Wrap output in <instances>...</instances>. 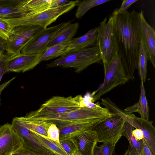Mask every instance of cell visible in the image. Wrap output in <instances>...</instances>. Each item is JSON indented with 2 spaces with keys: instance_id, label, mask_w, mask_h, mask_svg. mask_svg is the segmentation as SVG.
<instances>
[{
  "instance_id": "cell-28",
  "label": "cell",
  "mask_w": 155,
  "mask_h": 155,
  "mask_svg": "<svg viewBox=\"0 0 155 155\" xmlns=\"http://www.w3.org/2000/svg\"><path fill=\"white\" fill-rule=\"evenodd\" d=\"M51 1V0H27V4L30 15L50 8Z\"/></svg>"
},
{
  "instance_id": "cell-6",
  "label": "cell",
  "mask_w": 155,
  "mask_h": 155,
  "mask_svg": "<svg viewBox=\"0 0 155 155\" xmlns=\"http://www.w3.org/2000/svg\"><path fill=\"white\" fill-rule=\"evenodd\" d=\"M113 16L106 17L97 27V45L103 64L109 62L118 53V49L114 31Z\"/></svg>"
},
{
  "instance_id": "cell-8",
  "label": "cell",
  "mask_w": 155,
  "mask_h": 155,
  "mask_svg": "<svg viewBox=\"0 0 155 155\" xmlns=\"http://www.w3.org/2000/svg\"><path fill=\"white\" fill-rule=\"evenodd\" d=\"M44 29L38 25L20 26L13 28L12 34L5 42V51L13 55L20 54L25 46Z\"/></svg>"
},
{
  "instance_id": "cell-41",
  "label": "cell",
  "mask_w": 155,
  "mask_h": 155,
  "mask_svg": "<svg viewBox=\"0 0 155 155\" xmlns=\"http://www.w3.org/2000/svg\"><path fill=\"white\" fill-rule=\"evenodd\" d=\"M124 155H133L130 150L129 148L125 152Z\"/></svg>"
},
{
  "instance_id": "cell-11",
  "label": "cell",
  "mask_w": 155,
  "mask_h": 155,
  "mask_svg": "<svg viewBox=\"0 0 155 155\" xmlns=\"http://www.w3.org/2000/svg\"><path fill=\"white\" fill-rule=\"evenodd\" d=\"M23 147L11 124L7 123L0 126V155H12Z\"/></svg>"
},
{
  "instance_id": "cell-4",
  "label": "cell",
  "mask_w": 155,
  "mask_h": 155,
  "mask_svg": "<svg viewBox=\"0 0 155 155\" xmlns=\"http://www.w3.org/2000/svg\"><path fill=\"white\" fill-rule=\"evenodd\" d=\"M81 1H70L59 6L51 8L31 15L18 18L4 19L12 28L20 26L38 25L44 28L54 22L60 16L70 11Z\"/></svg>"
},
{
  "instance_id": "cell-29",
  "label": "cell",
  "mask_w": 155,
  "mask_h": 155,
  "mask_svg": "<svg viewBox=\"0 0 155 155\" xmlns=\"http://www.w3.org/2000/svg\"><path fill=\"white\" fill-rule=\"evenodd\" d=\"M115 146L109 142L103 143L100 146L96 144L94 148L93 155H112L114 153Z\"/></svg>"
},
{
  "instance_id": "cell-3",
  "label": "cell",
  "mask_w": 155,
  "mask_h": 155,
  "mask_svg": "<svg viewBox=\"0 0 155 155\" xmlns=\"http://www.w3.org/2000/svg\"><path fill=\"white\" fill-rule=\"evenodd\" d=\"M102 60L97 45L85 48L73 49L67 54L46 65L47 68L60 67L73 68L79 73L90 65L101 64Z\"/></svg>"
},
{
  "instance_id": "cell-13",
  "label": "cell",
  "mask_w": 155,
  "mask_h": 155,
  "mask_svg": "<svg viewBox=\"0 0 155 155\" xmlns=\"http://www.w3.org/2000/svg\"><path fill=\"white\" fill-rule=\"evenodd\" d=\"M121 115L126 122L136 129L142 130L144 139L153 154L155 155V128L153 124V121L138 117L132 113L126 114L123 111Z\"/></svg>"
},
{
  "instance_id": "cell-32",
  "label": "cell",
  "mask_w": 155,
  "mask_h": 155,
  "mask_svg": "<svg viewBox=\"0 0 155 155\" xmlns=\"http://www.w3.org/2000/svg\"><path fill=\"white\" fill-rule=\"evenodd\" d=\"M47 134L49 139L61 145L59 130L55 124L51 123L48 130Z\"/></svg>"
},
{
  "instance_id": "cell-34",
  "label": "cell",
  "mask_w": 155,
  "mask_h": 155,
  "mask_svg": "<svg viewBox=\"0 0 155 155\" xmlns=\"http://www.w3.org/2000/svg\"><path fill=\"white\" fill-rule=\"evenodd\" d=\"M137 0H123L120 7L115 9L114 12L117 13H124L127 12V10L131 5L137 1Z\"/></svg>"
},
{
  "instance_id": "cell-23",
  "label": "cell",
  "mask_w": 155,
  "mask_h": 155,
  "mask_svg": "<svg viewBox=\"0 0 155 155\" xmlns=\"http://www.w3.org/2000/svg\"><path fill=\"white\" fill-rule=\"evenodd\" d=\"M68 42L57 44L47 48L39 58V62L61 57L67 54L71 50Z\"/></svg>"
},
{
  "instance_id": "cell-10",
  "label": "cell",
  "mask_w": 155,
  "mask_h": 155,
  "mask_svg": "<svg viewBox=\"0 0 155 155\" xmlns=\"http://www.w3.org/2000/svg\"><path fill=\"white\" fill-rule=\"evenodd\" d=\"M63 22L54 26L47 28L39 32L22 49L20 53L31 54L44 53L48 44L56 33L70 23Z\"/></svg>"
},
{
  "instance_id": "cell-16",
  "label": "cell",
  "mask_w": 155,
  "mask_h": 155,
  "mask_svg": "<svg viewBox=\"0 0 155 155\" xmlns=\"http://www.w3.org/2000/svg\"><path fill=\"white\" fill-rule=\"evenodd\" d=\"M27 0H0V18L4 19L30 15Z\"/></svg>"
},
{
  "instance_id": "cell-42",
  "label": "cell",
  "mask_w": 155,
  "mask_h": 155,
  "mask_svg": "<svg viewBox=\"0 0 155 155\" xmlns=\"http://www.w3.org/2000/svg\"><path fill=\"white\" fill-rule=\"evenodd\" d=\"M73 155H83L81 153H80L78 150L76 151Z\"/></svg>"
},
{
  "instance_id": "cell-9",
  "label": "cell",
  "mask_w": 155,
  "mask_h": 155,
  "mask_svg": "<svg viewBox=\"0 0 155 155\" xmlns=\"http://www.w3.org/2000/svg\"><path fill=\"white\" fill-rule=\"evenodd\" d=\"M84 107L86 106L84 98L81 95L67 97L55 96L46 101L37 110L46 113H64Z\"/></svg>"
},
{
  "instance_id": "cell-37",
  "label": "cell",
  "mask_w": 155,
  "mask_h": 155,
  "mask_svg": "<svg viewBox=\"0 0 155 155\" xmlns=\"http://www.w3.org/2000/svg\"><path fill=\"white\" fill-rule=\"evenodd\" d=\"M133 136L137 140H142L143 138V135L142 130L139 129L134 130L132 132Z\"/></svg>"
},
{
  "instance_id": "cell-25",
  "label": "cell",
  "mask_w": 155,
  "mask_h": 155,
  "mask_svg": "<svg viewBox=\"0 0 155 155\" xmlns=\"http://www.w3.org/2000/svg\"><path fill=\"white\" fill-rule=\"evenodd\" d=\"M149 60L148 54L143 42L140 39L137 68L141 81L143 83L146 80L147 62Z\"/></svg>"
},
{
  "instance_id": "cell-14",
  "label": "cell",
  "mask_w": 155,
  "mask_h": 155,
  "mask_svg": "<svg viewBox=\"0 0 155 155\" xmlns=\"http://www.w3.org/2000/svg\"><path fill=\"white\" fill-rule=\"evenodd\" d=\"M43 53L14 55L6 63V72H24L32 69L40 63L39 59Z\"/></svg>"
},
{
  "instance_id": "cell-21",
  "label": "cell",
  "mask_w": 155,
  "mask_h": 155,
  "mask_svg": "<svg viewBox=\"0 0 155 155\" xmlns=\"http://www.w3.org/2000/svg\"><path fill=\"white\" fill-rule=\"evenodd\" d=\"M140 87V93L139 101L133 106L125 108L123 111L127 114L137 112L139 114L141 117L149 120V109L143 83L141 81Z\"/></svg>"
},
{
  "instance_id": "cell-30",
  "label": "cell",
  "mask_w": 155,
  "mask_h": 155,
  "mask_svg": "<svg viewBox=\"0 0 155 155\" xmlns=\"http://www.w3.org/2000/svg\"><path fill=\"white\" fill-rule=\"evenodd\" d=\"M60 143L62 148L68 155H73L74 152L78 150L77 144L74 137L60 140Z\"/></svg>"
},
{
  "instance_id": "cell-5",
  "label": "cell",
  "mask_w": 155,
  "mask_h": 155,
  "mask_svg": "<svg viewBox=\"0 0 155 155\" xmlns=\"http://www.w3.org/2000/svg\"><path fill=\"white\" fill-rule=\"evenodd\" d=\"M122 111L116 107L111 116L97 123L91 129L96 132L98 142H109L116 145L122 136L126 121L121 115Z\"/></svg>"
},
{
  "instance_id": "cell-35",
  "label": "cell",
  "mask_w": 155,
  "mask_h": 155,
  "mask_svg": "<svg viewBox=\"0 0 155 155\" xmlns=\"http://www.w3.org/2000/svg\"><path fill=\"white\" fill-rule=\"evenodd\" d=\"M12 155H57L53 153H41L36 152L23 147Z\"/></svg>"
},
{
  "instance_id": "cell-27",
  "label": "cell",
  "mask_w": 155,
  "mask_h": 155,
  "mask_svg": "<svg viewBox=\"0 0 155 155\" xmlns=\"http://www.w3.org/2000/svg\"><path fill=\"white\" fill-rule=\"evenodd\" d=\"M110 0H84L80 1L78 5V8L75 15L80 18L92 8L106 3Z\"/></svg>"
},
{
  "instance_id": "cell-43",
  "label": "cell",
  "mask_w": 155,
  "mask_h": 155,
  "mask_svg": "<svg viewBox=\"0 0 155 155\" xmlns=\"http://www.w3.org/2000/svg\"><path fill=\"white\" fill-rule=\"evenodd\" d=\"M0 105H1V103H0Z\"/></svg>"
},
{
  "instance_id": "cell-33",
  "label": "cell",
  "mask_w": 155,
  "mask_h": 155,
  "mask_svg": "<svg viewBox=\"0 0 155 155\" xmlns=\"http://www.w3.org/2000/svg\"><path fill=\"white\" fill-rule=\"evenodd\" d=\"M14 55L8 54L6 51L0 55V83L2 76L6 72V63Z\"/></svg>"
},
{
  "instance_id": "cell-22",
  "label": "cell",
  "mask_w": 155,
  "mask_h": 155,
  "mask_svg": "<svg viewBox=\"0 0 155 155\" xmlns=\"http://www.w3.org/2000/svg\"><path fill=\"white\" fill-rule=\"evenodd\" d=\"M15 117L31 132L47 137V130L51 124V123L30 118L25 116Z\"/></svg>"
},
{
  "instance_id": "cell-19",
  "label": "cell",
  "mask_w": 155,
  "mask_h": 155,
  "mask_svg": "<svg viewBox=\"0 0 155 155\" xmlns=\"http://www.w3.org/2000/svg\"><path fill=\"white\" fill-rule=\"evenodd\" d=\"M97 28L95 27L88 31L85 34L72 39L68 43L71 50L85 48L97 45Z\"/></svg>"
},
{
  "instance_id": "cell-17",
  "label": "cell",
  "mask_w": 155,
  "mask_h": 155,
  "mask_svg": "<svg viewBox=\"0 0 155 155\" xmlns=\"http://www.w3.org/2000/svg\"><path fill=\"white\" fill-rule=\"evenodd\" d=\"M75 139L78 150L83 155H93L94 148L98 142L96 132L91 129L82 131L75 135Z\"/></svg>"
},
{
  "instance_id": "cell-36",
  "label": "cell",
  "mask_w": 155,
  "mask_h": 155,
  "mask_svg": "<svg viewBox=\"0 0 155 155\" xmlns=\"http://www.w3.org/2000/svg\"><path fill=\"white\" fill-rule=\"evenodd\" d=\"M142 140L143 147L139 155H154L143 138Z\"/></svg>"
},
{
  "instance_id": "cell-7",
  "label": "cell",
  "mask_w": 155,
  "mask_h": 155,
  "mask_svg": "<svg viewBox=\"0 0 155 155\" xmlns=\"http://www.w3.org/2000/svg\"><path fill=\"white\" fill-rule=\"evenodd\" d=\"M104 78L101 89L93 97L94 102L104 94L117 86L124 84L129 81L123 68L120 57L117 53L107 64H103Z\"/></svg>"
},
{
  "instance_id": "cell-15",
  "label": "cell",
  "mask_w": 155,
  "mask_h": 155,
  "mask_svg": "<svg viewBox=\"0 0 155 155\" xmlns=\"http://www.w3.org/2000/svg\"><path fill=\"white\" fill-rule=\"evenodd\" d=\"M140 35L141 40L144 42L149 57V60L155 68V31L153 27L146 21L143 12H140Z\"/></svg>"
},
{
  "instance_id": "cell-31",
  "label": "cell",
  "mask_w": 155,
  "mask_h": 155,
  "mask_svg": "<svg viewBox=\"0 0 155 155\" xmlns=\"http://www.w3.org/2000/svg\"><path fill=\"white\" fill-rule=\"evenodd\" d=\"M13 28L4 19L0 18V37L7 40L12 34Z\"/></svg>"
},
{
  "instance_id": "cell-12",
  "label": "cell",
  "mask_w": 155,
  "mask_h": 155,
  "mask_svg": "<svg viewBox=\"0 0 155 155\" xmlns=\"http://www.w3.org/2000/svg\"><path fill=\"white\" fill-rule=\"evenodd\" d=\"M11 124L14 130L21 140L24 147L40 153L55 154L41 144L33 134L15 117L13 118Z\"/></svg>"
},
{
  "instance_id": "cell-2",
  "label": "cell",
  "mask_w": 155,
  "mask_h": 155,
  "mask_svg": "<svg viewBox=\"0 0 155 155\" xmlns=\"http://www.w3.org/2000/svg\"><path fill=\"white\" fill-rule=\"evenodd\" d=\"M112 114L106 108L100 106L93 108L82 107L77 110L64 113H46L36 110L27 113L25 116L54 124L59 129L84 120L107 118Z\"/></svg>"
},
{
  "instance_id": "cell-38",
  "label": "cell",
  "mask_w": 155,
  "mask_h": 155,
  "mask_svg": "<svg viewBox=\"0 0 155 155\" xmlns=\"http://www.w3.org/2000/svg\"><path fill=\"white\" fill-rule=\"evenodd\" d=\"M69 1L68 0H51L50 5V8L59 6L65 4Z\"/></svg>"
},
{
  "instance_id": "cell-1",
  "label": "cell",
  "mask_w": 155,
  "mask_h": 155,
  "mask_svg": "<svg viewBox=\"0 0 155 155\" xmlns=\"http://www.w3.org/2000/svg\"><path fill=\"white\" fill-rule=\"evenodd\" d=\"M114 31L120 58L126 75L133 80L137 68L140 40V15L135 10L124 13L113 12Z\"/></svg>"
},
{
  "instance_id": "cell-26",
  "label": "cell",
  "mask_w": 155,
  "mask_h": 155,
  "mask_svg": "<svg viewBox=\"0 0 155 155\" xmlns=\"http://www.w3.org/2000/svg\"><path fill=\"white\" fill-rule=\"evenodd\" d=\"M32 133L41 144L56 155H68L61 145L50 139L48 137L35 133Z\"/></svg>"
},
{
  "instance_id": "cell-20",
  "label": "cell",
  "mask_w": 155,
  "mask_h": 155,
  "mask_svg": "<svg viewBox=\"0 0 155 155\" xmlns=\"http://www.w3.org/2000/svg\"><path fill=\"white\" fill-rule=\"evenodd\" d=\"M79 26L78 23L70 22L63 27L56 33L48 44L47 48L55 45L71 41L76 34Z\"/></svg>"
},
{
  "instance_id": "cell-40",
  "label": "cell",
  "mask_w": 155,
  "mask_h": 155,
  "mask_svg": "<svg viewBox=\"0 0 155 155\" xmlns=\"http://www.w3.org/2000/svg\"><path fill=\"white\" fill-rule=\"evenodd\" d=\"M5 41L0 37V55L5 52L4 48Z\"/></svg>"
},
{
  "instance_id": "cell-18",
  "label": "cell",
  "mask_w": 155,
  "mask_h": 155,
  "mask_svg": "<svg viewBox=\"0 0 155 155\" xmlns=\"http://www.w3.org/2000/svg\"><path fill=\"white\" fill-rule=\"evenodd\" d=\"M107 118L84 120L59 128L60 140L73 137L76 134L82 131L91 129L97 124Z\"/></svg>"
},
{
  "instance_id": "cell-39",
  "label": "cell",
  "mask_w": 155,
  "mask_h": 155,
  "mask_svg": "<svg viewBox=\"0 0 155 155\" xmlns=\"http://www.w3.org/2000/svg\"><path fill=\"white\" fill-rule=\"evenodd\" d=\"M15 77H14L12 79L8 80V81H6L1 85H0V97L1 93L2 91L6 88L8 85H9L11 82L15 78Z\"/></svg>"
},
{
  "instance_id": "cell-24",
  "label": "cell",
  "mask_w": 155,
  "mask_h": 155,
  "mask_svg": "<svg viewBox=\"0 0 155 155\" xmlns=\"http://www.w3.org/2000/svg\"><path fill=\"white\" fill-rule=\"evenodd\" d=\"M134 127L130 123L125 121L122 136L127 139L130 144V150L133 155H139L143 147L142 140H137L132 135Z\"/></svg>"
}]
</instances>
